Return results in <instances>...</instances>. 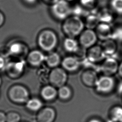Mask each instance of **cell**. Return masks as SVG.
<instances>
[{"mask_svg": "<svg viewBox=\"0 0 122 122\" xmlns=\"http://www.w3.org/2000/svg\"><path fill=\"white\" fill-rule=\"evenodd\" d=\"M85 29L84 20L80 17L71 15L62 21L61 29L66 37L79 36Z\"/></svg>", "mask_w": 122, "mask_h": 122, "instance_id": "cell-1", "label": "cell"}, {"mask_svg": "<svg viewBox=\"0 0 122 122\" xmlns=\"http://www.w3.org/2000/svg\"><path fill=\"white\" fill-rule=\"evenodd\" d=\"M58 42L57 35L50 29L42 30L38 37V44L43 51L51 52L56 48Z\"/></svg>", "mask_w": 122, "mask_h": 122, "instance_id": "cell-2", "label": "cell"}, {"mask_svg": "<svg viewBox=\"0 0 122 122\" xmlns=\"http://www.w3.org/2000/svg\"><path fill=\"white\" fill-rule=\"evenodd\" d=\"M49 10L54 19L63 21L71 15V5L66 0H59L50 6Z\"/></svg>", "mask_w": 122, "mask_h": 122, "instance_id": "cell-3", "label": "cell"}, {"mask_svg": "<svg viewBox=\"0 0 122 122\" xmlns=\"http://www.w3.org/2000/svg\"><path fill=\"white\" fill-rule=\"evenodd\" d=\"M28 89L22 85L16 84L12 86L8 91V97L10 100L16 103H26L29 99Z\"/></svg>", "mask_w": 122, "mask_h": 122, "instance_id": "cell-4", "label": "cell"}, {"mask_svg": "<svg viewBox=\"0 0 122 122\" xmlns=\"http://www.w3.org/2000/svg\"><path fill=\"white\" fill-rule=\"evenodd\" d=\"M115 87V81L112 76L102 75L99 77L94 87L97 92L103 94L111 93Z\"/></svg>", "mask_w": 122, "mask_h": 122, "instance_id": "cell-5", "label": "cell"}, {"mask_svg": "<svg viewBox=\"0 0 122 122\" xmlns=\"http://www.w3.org/2000/svg\"><path fill=\"white\" fill-rule=\"evenodd\" d=\"M48 79L51 85L59 88L66 84L68 80L67 72L62 67L53 68L49 74Z\"/></svg>", "mask_w": 122, "mask_h": 122, "instance_id": "cell-6", "label": "cell"}, {"mask_svg": "<svg viewBox=\"0 0 122 122\" xmlns=\"http://www.w3.org/2000/svg\"><path fill=\"white\" fill-rule=\"evenodd\" d=\"M98 39L94 30L85 28L79 36L78 41L81 48L87 50L96 45Z\"/></svg>", "mask_w": 122, "mask_h": 122, "instance_id": "cell-7", "label": "cell"}, {"mask_svg": "<svg viewBox=\"0 0 122 122\" xmlns=\"http://www.w3.org/2000/svg\"><path fill=\"white\" fill-rule=\"evenodd\" d=\"M118 62L115 57H106L99 66V71L103 75L112 76L117 73Z\"/></svg>", "mask_w": 122, "mask_h": 122, "instance_id": "cell-8", "label": "cell"}, {"mask_svg": "<svg viewBox=\"0 0 122 122\" xmlns=\"http://www.w3.org/2000/svg\"><path fill=\"white\" fill-rule=\"evenodd\" d=\"M85 57L90 62L94 64L102 62L106 58L101 45H95L87 49Z\"/></svg>", "mask_w": 122, "mask_h": 122, "instance_id": "cell-9", "label": "cell"}, {"mask_svg": "<svg viewBox=\"0 0 122 122\" xmlns=\"http://www.w3.org/2000/svg\"><path fill=\"white\" fill-rule=\"evenodd\" d=\"M62 68L67 72L77 71L81 66V61L75 55H68L63 58L61 62Z\"/></svg>", "mask_w": 122, "mask_h": 122, "instance_id": "cell-10", "label": "cell"}, {"mask_svg": "<svg viewBox=\"0 0 122 122\" xmlns=\"http://www.w3.org/2000/svg\"><path fill=\"white\" fill-rule=\"evenodd\" d=\"M98 78L97 71L92 69H86L81 76V82L88 87H94Z\"/></svg>", "mask_w": 122, "mask_h": 122, "instance_id": "cell-11", "label": "cell"}, {"mask_svg": "<svg viewBox=\"0 0 122 122\" xmlns=\"http://www.w3.org/2000/svg\"><path fill=\"white\" fill-rule=\"evenodd\" d=\"M56 117L55 110L51 107L42 108L38 112L36 122H54Z\"/></svg>", "mask_w": 122, "mask_h": 122, "instance_id": "cell-12", "label": "cell"}, {"mask_svg": "<svg viewBox=\"0 0 122 122\" xmlns=\"http://www.w3.org/2000/svg\"><path fill=\"white\" fill-rule=\"evenodd\" d=\"M113 28L111 24L100 22L94 30L98 39L102 41L112 38Z\"/></svg>", "mask_w": 122, "mask_h": 122, "instance_id": "cell-13", "label": "cell"}, {"mask_svg": "<svg viewBox=\"0 0 122 122\" xmlns=\"http://www.w3.org/2000/svg\"><path fill=\"white\" fill-rule=\"evenodd\" d=\"M98 9L95 8L89 10L88 14L84 17V20L85 28L94 30L100 23L98 16Z\"/></svg>", "mask_w": 122, "mask_h": 122, "instance_id": "cell-14", "label": "cell"}, {"mask_svg": "<svg viewBox=\"0 0 122 122\" xmlns=\"http://www.w3.org/2000/svg\"><path fill=\"white\" fill-rule=\"evenodd\" d=\"M46 55L39 50H33L31 51L27 56L28 63L33 67H37L41 65L45 60Z\"/></svg>", "mask_w": 122, "mask_h": 122, "instance_id": "cell-15", "label": "cell"}, {"mask_svg": "<svg viewBox=\"0 0 122 122\" xmlns=\"http://www.w3.org/2000/svg\"><path fill=\"white\" fill-rule=\"evenodd\" d=\"M62 46L65 51L70 54H76L79 52L81 47L75 38L66 37L63 41Z\"/></svg>", "mask_w": 122, "mask_h": 122, "instance_id": "cell-16", "label": "cell"}, {"mask_svg": "<svg viewBox=\"0 0 122 122\" xmlns=\"http://www.w3.org/2000/svg\"><path fill=\"white\" fill-rule=\"evenodd\" d=\"M101 47L104 51L106 57H115L117 51V44L113 40L110 39L103 41Z\"/></svg>", "mask_w": 122, "mask_h": 122, "instance_id": "cell-17", "label": "cell"}, {"mask_svg": "<svg viewBox=\"0 0 122 122\" xmlns=\"http://www.w3.org/2000/svg\"><path fill=\"white\" fill-rule=\"evenodd\" d=\"M114 13L110 8L98 9V16L100 22L111 24L114 20Z\"/></svg>", "mask_w": 122, "mask_h": 122, "instance_id": "cell-18", "label": "cell"}, {"mask_svg": "<svg viewBox=\"0 0 122 122\" xmlns=\"http://www.w3.org/2000/svg\"><path fill=\"white\" fill-rule=\"evenodd\" d=\"M41 95L45 101H53L58 96V90L51 85H47L43 87L41 91Z\"/></svg>", "mask_w": 122, "mask_h": 122, "instance_id": "cell-19", "label": "cell"}, {"mask_svg": "<svg viewBox=\"0 0 122 122\" xmlns=\"http://www.w3.org/2000/svg\"><path fill=\"white\" fill-rule=\"evenodd\" d=\"M61 59L60 54L55 51H51L46 55L45 62L47 65L52 69L58 67L61 63Z\"/></svg>", "mask_w": 122, "mask_h": 122, "instance_id": "cell-20", "label": "cell"}, {"mask_svg": "<svg viewBox=\"0 0 122 122\" xmlns=\"http://www.w3.org/2000/svg\"><path fill=\"white\" fill-rule=\"evenodd\" d=\"M108 121L110 122H122V106L115 105L111 108Z\"/></svg>", "mask_w": 122, "mask_h": 122, "instance_id": "cell-21", "label": "cell"}, {"mask_svg": "<svg viewBox=\"0 0 122 122\" xmlns=\"http://www.w3.org/2000/svg\"><path fill=\"white\" fill-rule=\"evenodd\" d=\"M24 63L23 61H19L7 65L6 68L7 69L8 73L14 76L16 74L19 75L24 70Z\"/></svg>", "mask_w": 122, "mask_h": 122, "instance_id": "cell-22", "label": "cell"}, {"mask_svg": "<svg viewBox=\"0 0 122 122\" xmlns=\"http://www.w3.org/2000/svg\"><path fill=\"white\" fill-rule=\"evenodd\" d=\"M42 101L37 98L29 99L26 103V107L28 110L32 112H39L42 107Z\"/></svg>", "mask_w": 122, "mask_h": 122, "instance_id": "cell-23", "label": "cell"}, {"mask_svg": "<svg viewBox=\"0 0 122 122\" xmlns=\"http://www.w3.org/2000/svg\"><path fill=\"white\" fill-rule=\"evenodd\" d=\"M72 92L71 89L66 84L58 89V97L62 101H66L71 97Z\"/></svg>", "mask_w": 122, "mask_h": 122, "instance_id": "cell-24", "label": "cell"}, {"mask_svg": "<svg viewBox=\"0 0 122 122\" xmlns=\"http://www.w3.org/2000/svg\"><path fill=\"white\" fill-rule=\"evenodd\" d=\"M89 10L82 6L79 2L71 6V15L80 18L85 17L88 14Z\"/></svg>", "mask_w": 122, "mask_h": 122, "instance_id": "cell-25", "label": "cell"}, {"mask_svg": "<svg viewBox=\"0 0 122 122\" xmlns=\"http://www.w3.org/2000/svg\"><path fill=\"white\" fill-rule=\"evenodd\" d=\"M109 5L115 14L122 16V0H110Z\"/></svg>", "mask_w": 122, "mask_h": 122, "instance_id": "cell-26", "label": "cell"}, {"mask_svg": "<svg viewBox=\"0 0 122 122\" xmlns=\"http://www.w3.org/2000/svg\"><path fill=\"white\" fill-rule=\"evenodd\" d=\"M111 39L116 42H122V26H117L113 28Z\"/></svg>", "mask_w": 122, "mask_h": 122, "instance_id": "cell-27", "label": "cell"}, {"mask_svg": "<svg viewBox=\"0 0 122 122\" xmlns=\"http://www.w3.org/2000/svg\"><path fill=\"white\" fill-rule=\"evenodd\" d=\"M23 45L19 42H15L11 44L9 48L10 53L13 55H19L22 52Z\"/></svg>", "mask_w": 122, "mask_h": 122, "instance_id": "cell-28", "label": "cell"}, {"mask_svg": "<svg viewBox=\"0 0 122 122\" xmlns=\"http://www.w3.org/2000/svg\"><path fill=\"white\" fill-rule=\"evenodd\" d=\"M21 116L16 112H10L6 114V122H20Z\"/></svg>", "mask_w": 122, "mask_h": 122, "instance_id": "cell-29", "label": "cell"}, {"mask_svg": "<svg viewBox=\"0 0 122 122\" xmlns=\"http://www.w3.org/2000/svg\"><path fill=\"white\" fill-rule=\"evenodd\" d=\"M79 3L87 10H91L96 7L97 0H79Z\"/></svg>", "mask_w": 122, "mask_h": 122, "instance_id": "cell-30", "label": "cell"}, {"mask_svg": "<svg viewBox=\"0 0 122 122\" xmlns=\"http://www.w3.org/2000/svg\"><path fill=\"white\" fill-rule=\"evenodd\" d=\"M6 66L7 64L5 59L3 57L0 56V70L5 69Z\"/></svg>", "mask_w": 122, "mask_h": 122, "instance_id": "cell-31", "label": "cell"}, {"mask_svg": "<svg viewBox=\"0 0 122 122\" xmlns=\"http://www.w3.org/2000/svg\"><path fill=\"white\" fill-rule=\"evenodd\" d=\"M5 21V17L4 13L0 10V27H1L4 23Z\"/></svg>", "mask_w": 122, "mask_h": 122, "instance_id": "cell-32", "label": "cell"}, {"mask_svg": "<svg viewBox=\"0 0 122 122\" xmlns=\"http://www.w3.org/2000/svg\"><path fill=\"white\" fill-rule=\"evenodd\" d=\"M38 0H22V1L28 5H34L37 3Z\"/></svg>", "mask_w": 122, "mask_h": 122, "instance_id": "cell-33", "label": "cell"}, {"mask_svg": "<svg viewBox=\"0 0 122 122\" xmlns=\"http://www.w3.org/2000/svg\"><path fill=\"white\" fill-rule=\"evenodd\" d=\"M0 122H6V114L0 111Z\"/></svg>", "mask_w": 122, "mask_h": 122, "instance_id": "cell-34", "label": "cell"}, {"mask_svg": "<svg viewBox=\"0 0 122 122\" xmlns=\"http://www.w3.org/2000/svg\"><path fill=\"white\" fill-rule=\"evenodd\" d=\"M117 73L118 74L119 76L122 78V61H121L119 64Z\"/></svg>", "mask_w": 122, "mask_h": 122, "instance_id": "cell-35", "label": "cell"}, {"mask_svg": "<svg viewBox=\"0 0 122 122\" xmlns=\"http://www.w3.org/2000/svg\"><path fill=\"white\" fill-rule=\"evenodd\" d=\"M44 3L46 4L49 5L50 6L54 4L59 0H41Z\"/></svg>", "mask_w": 122, "mask_h": 122, "instance_id": "cell-36", "label": "cell"}, {"mask_svg": "<svg viewBox=\"0 0 122 122\" xmlns=\"http://www.w3.org/2000/svg\"><path fill=\"white\" fill-rule=\"evenodd\" d=\"M88 122H102L101 120L96 118H93L90 119Z\"/></svg>", "mask_w": 122, "mask_h": 122, "instance_id": "cell-37", "label": "cell"}, {"mask_svg": "<svg viewBox=\"0 0 122 122\" xmlns=\"http://www.w3.org/2000/svg\"><path fill=\"white\" fill-rule=\"evenodd\" d=\"M119 94V95L120 96V97H121V100L122 101V91H121L120 93H118Z\"/></svg>", "mask_w": 122, "mask_h": 122, "instance_id": "cell-38", "label": "cell"}, {"mask_svg": "<svg viewBox=\"0 0 122 122\" xmlns=\"http://www.w3.org/2000/svg\"><path fill=\"white\" fill-rule=\"evenodd\" d=\"M66 1H68L69 2H73V1H76V0H66Z\"/></svg>", "mask_w": 122, "mask_h": 122, "instance_id": "cell-39", "label": "cell"}, {"mask_svg": "<svg viewBox=\"0 0 122 122\" xmlns=\"http://www.w3.org/2000/svg\"><path fill=\"white\" fill-rule=\"evenodd\" d=\"M1 82H2V80H1V77H0V86L1 84Z\"/></svg>", "mask_w": 122, "mask_h": 122, "instance_id": "cell-40", "label": "cell"}]
</instances>
